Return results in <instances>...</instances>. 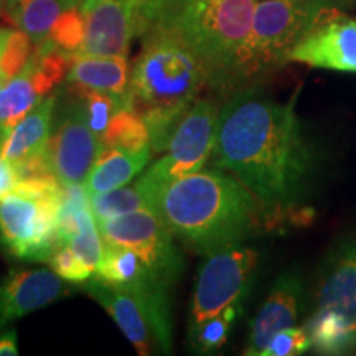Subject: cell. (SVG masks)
I'll list each match as a JSON object with an SVG mask.
<instances>
[{
	"label": "cell",
	"mask_w": 356,
	"mask_h": 356,
	"mask_svg": "<svg viewBox=\"0 0 356 356\" xmlns=\"http://www.w3.org/2000/svg\"><path fill=\"white\" fill-rule=\"evenodd\" d=\"M102 147L122 152L139 154L150 149V134L142 115L132 108H122L113 115L104 136Z\"/></svg>",
	"instance_id": "7402d4cb"
},
{
	"label": "cell",
	"mask_w": 356,
	"mask_h": 356,
	"mask_svg": "<svg viewBox=\"0 0 356 356\" xmlns=\"http://www.w3.org/2000/svg\"><path fill=\"white\" fill-rule=\"evenodd\" d=\"M243 312V304L226 307L220 314L203 320L188 328V341L191 350L207 355L220 350L228 341L231 328Z\"/></svg>",
	"instance_id": "cb8c5ba5"
},
{
	"label": "cell",
	"mask_w": 356,
	"mask_h": 356,
	"mask_svg": "<svg viewBox=\"0 0 356 356\" xmlns=\"http://www.w3.org/2000/svg\"><path fill=\"white\" fill-rule=\"evenodd\" d=\"M144 44L131 70L129 108L137 111L150 134L152 154L167 150L178 124L210 86L207 66L168 26L154 22L142 33Z\"/></svg>",
	"instance_id": "3957f363"
},
{
	"label": "cell",
	"mask_w": 356,
	"mask_h": 356,
	"mask_svg": "<svg viewBox=\"0 0 356 356\" xmlns=\"http://www.w3.org/2000/svg\"><path fill=\"white\" fill-rule=\"evenodd\" d=\"M0 152H2V149H0ZM0 163H2V157H0Z\"/></svg>",
	"instance_id": "74e56055"
},
{
	"label": "cell",
	"mask_w": 356,
	"mask_h": 356,
	"mask_svg": "<svg viewBox=\"0 0 356 356\" xmlns=\"http://www.w3.org/2000/svg\"><path fill=\"white\" fill-rule=\"evenodd\" d=\"M79 6L81 0H7L6 10L17 29L38 44L50 35L61 13Z\"/></svg>",
	"instance_id": "ffe728a7"
},
{
	"label": "cell",
	"mask_w": 356,
	"mask_h": 356,
	"mask_svg": "<svg viewBox=\"0 0 356 356\" xmlns=\"http://www.w3.org/2000/svg\"><path fill=\"white\" fill-rule=\"evenodd\" d=\"M338 15L330 0H257L249 37L228 91L251 88L291 61L292 51L322 22Z\"/></svg>",
	"instance_id": "5b68a950"
},
{
	"label": "cell",
	"mask_w": 356,
	"mask_h": 356,
	"mask_svg": "<svg viewBox=\"0 0 356 356\" xmlns=\"http://www.w3.org/2000/svg\"><path fill=\"white\" fill-rule=\"evenodd\" d=\"M65 293L63 279L53 269L10 270L0 280V328L60 300Z\"/></svg>",
	"instance_id": "9a60e30c"
},
{
	"label": "cell",
	"mask_w": 356,
	"mask_h": 356,
	"mask_svg": "<svg viewBox=\"0 0 356 356\" xmlns=\"http://www.w3.org/2000/svg\"><path fill=\"white\" fill-rule=\"evenodd\" d=\"M60 104V101H58ZM102 150V140L89 126L83 104L66 92L47 145V162L61 185L84 184Z\"/></svg>",
	"instance_id": "8fae6325"
},
{
	"label": "cell",
	"mask_w": 356,
	"mask_h": 356,
	"mask_svg": "<svg viewBox=\"0 0 356 356\" xmlns=\"http://www.w3.org/2000/svg\"><path fill=\"white\" fill-rule=\"evenodd\" d=\"M7 83V79H6V76H3V71H2V68H0V88L3 86V84Z\"/></svg>",
	"instance_id": "d590c367"
},
{
	"label": "cell",
	"mask_w": 356,
	"mask_h": 356,
	"mask_svg": "<svg viewBox=\"0 0 356 356\" xmlns=\"http://www.w3.org/2000/svg\"><path fill=\"white\" fill-rule=\"evenodd\" d=\"M8 32H10V30H8V29H3V26H0V58H2L3 48H6V42H7Z\"/></svg>",
	"instance_id": "e575fe53"
},
{
	"label": "cell",
	"mask_w": 356,
	"mask_h": 356,
	"mask_svg": "<svg viewBox=\"0 0 356 356\" xmlns=\"http://www.w3.org/2000/svg\"><path fill=\"white\" fill-rule=\"evenodd\" d=\"M19 346H17V333L10 330L0 337V356H17Z\"/></svg>",
	"instance_id": "d6a6232c"
},
{
	"label": "cell",
	"mask_w": 356,
	"mask_h": 356,
	"mask_svg": "<svg viewBox=\"0 0 356 356\" xmlns=\"http://www.w3.org/2000/svg\"><path fill=\"white\" fill-rule=\"evenodd\" d=\"M6 2H7V0H0V12H2L3 8H6Z\"/></svg>",
	"instance_id": "8d00e7d4"
},
{
	"label": "cell",
	"mask_w": 356,
	"mask_h": 356,
	"mask_svg": "<svg viewBox=\"0 0 356 356\" xmlns=\"http://www.w3.org/2000/svg\"><path fill=\"white\" fill-rule=\"evenodd\" d=\"M296 96L277 102L248 88L220 108L211 165L254 193L270 225L304 216L317 159L296 113Z\"/></svg>",
	"instance_id": "6da1fadb"
},
{
	"label": "cell",
	"mask_w": 356,
	"mask_h": 356,
	"mask_svg": "<svg viewBox=\"0 0 356 356\" xmlns=\"http://www.w3.org/2000/svg\"><path fill=\"white\" fill-rule=\"evenodd\" d=\"M207 257L191 293L188 328L220 314L226 307L243 304L259 262V252L243 243L222 248Z\"/></svg>",
	"instance_id": "ba28073f"
},
{
	"label": "cell",
	"mask_w": 356,
	"mask_h": 356,
	"mask_svg": "<svg viewBox=\"0 0 356 356\" xmlns=\"http://www.w3.org/2000/svg\"><path fill=\"white\" fill-rule=\"evenodd\" d=\"M304 282L299 273L287 270L275 279L267 299L252 318L244 355L261 356L275 333L292 327L299 318Z\"/></svg>",
	"instance_id": "2e32d148"
},
{
	"label": "cell",
	"mask_w": 356,
	"mask_h": 356,
	"mask_svg": "<svg viewBox=\"0 0 356 356\" xmlns=\"http://www.w3.org/2000/svg\"><path fill=\"white\" fill-rule=\"evenodd\" d=\"M129 63L126 56L74 55L66 84L127 96Z\"/></svg>",
	"instance_id": "ac0fdd59"
},
{
	"label": "cell",
	"mask_w": 356,
	"mask_h": 356,
	"mask_svg": "<svg viewBox=\"0 0 356 356\" xmlns=\"http://www.w3.org/2000/svg\"><path fill=\"white\" fill-rule=\"evenodd\" d=\"M291 61L312 68L356 73V20L338 13L322 22L297 44Z\"/></svg>",
	"instance_id": "4fadbf2b"
},
{
	"label": "cell",
	"mask_w": 356,
	"mask_h": 356,
	"mask_svg": "<svg viewBox=\"0 0 356 356\" xmlns=\"http://www.w3.org/2000/svg\"><path fill=\"white\" fill-rule=\"evenodd\" d=\"M97 226L102 241L136 251L165 286H175L184 270V257L175 244V236L157 213L140 208L97 221Z\"/></svg>",
	"instance_id": "30bf717a"
},
{
	"label": "cell",
	"mask_w": 356,
	"mask_h": 356,
	"mask_svg": "<svg viewBox=\"0 0 356 356\" xmlns=\"http://www.w3.org/2000/svg\"><path fill=\"white\" fill-rule=\"evenodd\" d=\"M42 99L43 96L40 95L32 71L26 65L17 76L0 88V149L17 124Z\"/></svg>",
	"instance_id": "44dd1931"
},
{
	"label": "cell",
	"mask_w": 356,
	"mask_h": 356,
	"mask_svg": "<svg viewBox=\"0 0 356 356\" xmlns=\"http://www.w3.org/2000/svg\"><path fill=\"white\" fill-rule=\"evenodd\" d=\"M17 184H19V177H17L15 168L2 160L0 163V198L15 191Z\"/></svg>",
	"instance_id": "1f68e13d"
},
{
	"label": "cell",
	"mask_w": 356,
	"mask_h": 356,
	"mask_svg": "<svg viewBox=\"0 0 356 356\" xmlns=\"http://www.w3.org/2000/svg\"><path fill=\"white\" fill-rule=\"evenodd\" d=\"M168 0H134L137 15V35H142L152 25Z\"/></svg>",
	"instance_id": "4dcf8cb0"
},
{
	"label": "cell",
	"mask_w": 356,
	"mask_h": 356,
	"mask_svg": "<svg viewBox=\"0 0 356 356\" xmlns=\"http://www.w3.org/2000/svg\"><path fill=\"white\" fill-rule=\"evenodd\" d=\"M32 38L22 30L8 32L6 48H3L2 58H0V68H2L7 81L17 76L29 63L30 56H32Z\"/></svg>",
	"instance_id": "83f0119b"
},
{
	"label": "cell",
	"mask_w": 356,
	"mask_h": 356,
	"mask_svg": "<svg viewBox=\"0 0 356 356\" xmlns=\"http://www.w3.org/2000/svg\"><path fill=\"white\" fill-rule=\"evenodd\" d=\"M89 202H91V211L96 221L126 215L140 208H149L144 195L136 185L89 195Z\"/></svg>",
	"instance_id": "484cf974"
},
{
	"label": "cell",
	"mask_w": 356,
	"mask_h": 356,
	"mask_svg": "<svg viewBox=\"0 0 356 356\" xmlns=\"http://www.w3.org/2000/svg\"><path fill=\"white\" fill-rule=\"evenodd\" d=\"M60 95L51 92L43 97L35 108L17 124L15 129L7 137L2 147L3 162L10 163L12 167H19L26 160L38 157L47 152L48 140L53 127V119L58 108Z\"/></svg>",
	"instance_id": "e0dca14e"
},
{
	"label": "cell",
	"mask_w": 356,
	"mask_h": 356,
	"mask_svg": "<svg viewBox=\"0 0 356 356\" xmlns=\"http://www.w3.org/2000/svg\"><path fill=\"white\" fill-rule=\"evenodd\" d=\"M83 291L99 304L111 315L115 325L121 328L124 337L134 345L139 355L170 353L163 341L155 320L144 302L134 293L122 289L111 287L96 277L81 284Z\"/></svg>",
	"instance_id": "7c38bea8"
},
{
	"label": "cell",
	"mask_w": 356,
	"mask_h": 356,
	"mask_svg": "<svg viewBox=\"0 0 356 356\" xmlns=\"http://www.w3.org/2000/svg\"><path fill=\"white\" fill-rule=\"evenodd\" d=\"M60 197L37 198L12 193L0 198V246L13 259L48 262L60 244L56 215Z\"/></svg>",
	"instance_id": "9c48e42d"
},
{
	"label": "cell",
	"mask_w": 356,
	"mask_h": 356,
	"mask_svg": "<svg viewBox=\"0 0 356 356\" xmlns=\"http://www.w3.org/2000/svg\"><path fill=\"white\" fill-rule=\"evenodd\" d=\"M220 106L207 97H198L188 109L167 147L168 154L147 168L136 184L150 210L155 211L160 195L173 180L203 170L211 160Z\"/></svg>",
	"instance_id": "8992f818"
},
{
	"label": "cell",
	"mask_w": 356,
	"mask_h": 356,
	"mask_svg": "<svg viewBox=\"0 0 356 356\" xmlns=\"http://www.w3.org/2000/svg\"><path fill=\"white\" fill-rule=\"evenodd\" d=\"M48 264L61 279L70 284H83L95 275V270L84 264L66 243H60L51 252Z\"/></svg>",
	"instance_id": "f1b7e54d"
},
{
	"label": "cell",
	"mask_w": 356,
	"mask_h": 356,
	"mask_svg": "<svg viewBox=\"0 0 356 356\" xmlns=\"http://www.w3.org/2000/svg\"><path fill=\"white\" fill-rule=\"evenodd\" d=\"M155 213L186 248L210 256L270 225L262 203L231 173L210 168L173 180Z\"/></svg>",
	"instance_id": "7a4b0ae2"
},
{
	"label": "cell",
	"mask_w": 356,
	"mask_h": 356,
	"mask_svg": "<svg viewBox=\"0 0 356 356\" xmlns=\"http://www.w3.org/2000/svg\"><path fill=\"white\" fill-rule=\"evenodd\" d=\"M78 229L66 244L73 249L74 254L81 259L84 264L91 267L96 273V267L99 264L102 251H104V241L99 233V226L91 208H81L76 211Z\"/></svg>",
	"instance_id": "d4e9b609"
},
{
	"label": "cell",
	"mask_w": 356,
	"mask_h": 356,
	"mask_svg": "<svg viewBox=\"0 0 356 356\" xmlns=\"http://www.w3.org/2000/svg\"><path fill=\"white\" fill-rule=\"evenodd\" d=\"M102 2H106V0H81V6H79V10H81L83 13H88V12H91L92 8H96Z\"/></svg>",
	"instance_id": "836d02e7"
},
{
	"label": "cell",
	"mask_w": 356,
	"mask_h": 356,
	"mask_svg": "<svg viewBox=\"0 0 356 356\" xmlns=\"http://www.w3.org/2000/svg\"><path fill=\"white\" fill-rule=\"evenodd\" d=\"M312 348L309 333L304 327H287L279 330L262 350L261 356H297Z\"/></svg>",
	"instance_id": "f546056e"
},
{
	"label": "cell",
	"mask_w": 356,
	"mask_h": 356,
	"mask_svg": "<svg viewBox=\"0 0 356 356\" xmlns=\"http://www.w3.org/2000/svg\"><path fill=\"white\" fill-rule=\"evenodd\" d=\"M84 32H86L84 13L79 10V7H74L58 17L47 38L58 48L74 55L79 51L84 42Z\"/></svg>",
	"instance_id": "4316f807"
},
{
	"label": "cell",
	"mask_w": 356,
	"mask_h": 356,
	"mask_svg": "<svg viewBox=\"0 0 356 356\" xmlns=\"http://www.w3.org/2000/svg\"><path fill=\"white\" fill-rule=\"evenodd\" d=\"M257 0H168L154 22L168 26L207 66L210 88L228 91ZM152 22V24H154Z\"/></svg>",
	"instance_id": "277c9868"
},
{
	"label": "cell",
	"mask_w": 356,
	"mask_h": 356,
	"mask_svg": "<svg viewBox=\"0 0 356 356\" xmlns=\"http://www.w3.org/2000/svg\"><path fill=\"white\" fill-rule=\"evenodd\" d=\"M66 92L81 102L84 113H86L88 122L92 131L102 140L106 129H108L113 115L119 109L127 108V96L113 95V92L96 91V89H88L81 86H71L66 84Z\"/></svg>",
	"instance_id": "603a6c76"
},
{
	"label": "cell",
	"mask_w": 356,
	"mask_h": 356,
	"mask_svg": "<svg viewBox=\"0 0 356 356\" xmlns=\"http://www.w3.org/2000/svg\"><path fill=\"white\" fill-rule=\"evenodd\" d=\"M152 150L139 154L122 152L118 149L102 147L95 167L91 168L84 181L89 195L102 193L114 188H121L136 178L149 163Z\"/></svg>",
	"instance_id": "d6986e66"
},
{
	"label": "cell",
	"mask_w": 356,
	"mask_h": 356,
	"mask_svg": "<svg viewBox=\"0 0 356 356\" xmlns=\"http://www.w3.org/2000/svg\"><path fill=\"white\" fill-rule=\"evenodd\" d=\"M84 42L74 55L126 56L134 35L137 15L134 0H106L84 13Z\"/></svg>",
	"instance_id": "5bb4252c"
},
{
	"label": "cell",
	"mask_w": 356,
	"mask_h": 356,
	"mask_svg": "<svg viewBox=\"0 0 356 356\" xmlns=\"http://www.w3.org/2000/svg\"><path fill=\"white\" fill-rule=\"evenodd\" d=\"M304 328L318 355L356 353V244L345 246L332 262Z\"/></svg>",
	"instance_id": "52a82bcc"
}]
</instances>
